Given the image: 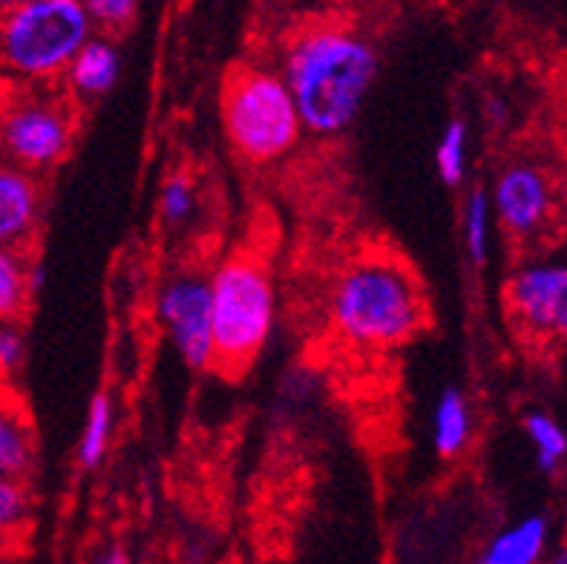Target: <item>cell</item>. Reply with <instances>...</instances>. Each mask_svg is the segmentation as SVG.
Segmentation results:
<instances>
[{
  "mask_svg": "<svg viewBox=\"0 0 567 564\" xmlns=\"http://www.w3.org/2000/svg\"><path fill=\"white\" fill-rule=\"evenodd\" d=\"M567 297V265L550 259L522 263L504 286V302L525 335L554 337L556 317Z\"/></svg>",
  "mask_w": 567,
  "mask_h": 564,
  "instance_id": "obj_9",
  "label": "cell"
},
{
  "mask_svg": "<svg viewBox=\"0 0 567 564\" xmlns=\"http://www.w3.org/2000/svg\"><path fill=\"white\" fill-rule=\"evenodd\" d=\"M470 435H473V414H470L467 394L450 386L444 389L435 403L432 414V443L441 458H455L467 450Z\"/></svg>",
  "mask_w": 567,
  "mask_h": 564,
  "instance_id": "obj_14",
  "label": "cell"
},
{
  "mask_svg": "<svg viewBox=\"0 0 567 564\" xmlns=\"http://www.w3.org/2000/svg\"><path fill=\"white\" fill-rule=\"evenodd\" d=\"M156 315L190 369H214V331H210V286L199 271H176L158 286Z\"/></svg>",
  "mask_w": 567,
  "mask_h": 564,
  "instance_id": "obj_8",
  "label": "cell"
},
{
  "mask_svg": "<svg viewBox=\"0 0 567 564\" xmlns=\"http://www.w3.org/2000/svg\"><path fill=\"white\" fill-rule=\"evenodd\" d=\"M329 322L352 349L381 351L410 343L430 322L424 283L392 250H363L331 279Z\"/></svg>",
  "mask_w": 567,
  "mask_h": 564,
  "instance_id": "obj_2",
  "label": "cell"
},
{
  "mask_svg": "<svg viewBox=\"0 0 567 564\" xmlns=\"http://www.w3.org/2000/svg\"><path fill=\"white\" fill-rule=\"evenodd\" d=\"M223 124L230 147L251 165H268L300 142L302 122L280 70L243 64L223 84Z\"/></svg>",
  "mask_w": 567,
  "mask_h": 564,
  "instance_id": "obj_4",
  "label": "cell"
},
{
  "mask_svg": "<svg viewBox=\"0 0 567 564\" xmlns=\"http://www.w3.org/2000/svg\"><path fill=\"white\" fill-rule=\"evenodd\" d=\"M29 263L23 250H0V322H18L27 311L32 291H29Z\"/></svg>",
  "mask_w": 567,
  "mask_h": 564,
  "instance_id": "obj_15",
  "label": "cell"
},
{
  "mask_svg": "<svg viewBox=\"0 0 567 564\" xmlns=\"http://www.w3.org/2000/svg\"><path fill=\"white\" fill-rule=\"evenodd\" d=\"M550 539V524L545 515H527L522 522L502 530L487 544L478 564H542Z\"/></svg>",
  "mask_w": 567,
  "mask_h": 564,
  "instance_id": "obj_13",
  "label": "cell"
},
{
  "mask_svg": "<svg viewBox=\"0 0 567 564\" xmlns=\"http://www.w3.org/2000/svg\"><path fill=\"white\" fill-rule=\"evenodd\" d=\"M43 279H47V271H43L41 263H29V291L38 294L43 288Z\"/></svg>",
  "mask_w": 567,
  "mask_h": 564,
  "instance_id": "obj_24",
  "label": "cell"
},
{
  "mask_svg": "<svg viewBox=\"0 0 567 564\" xmlns=\"http://www.w3.org/2000/svg\"><path fill=\"white\" fill-rule=\"evenodd\" d=\"M210 286L214 369L237 378L266 349L277 320V291L268 265L257 254L234 250L216 265Z\"/></svg>",
  "mask_w": 567,
  "mask_h": 564,
  "instance_id": "obj_3",
  "label": "cell"
},
{
  "mask_svg": "<svg viewBox=\"0 0 567 564\" xmlns=\"http://www.w3.org/2000/svg\"><path fill=\"white\" fill-rule=\"evenodd\" d=\"M196 211V187L187 176H171L158 191V216L167 225H182Z\"/></svg>",
  "mask_w": 567,
  "mask_h": 564,
  "instance_id": "obj_21",
  "label": "cell"
},
{
  "mask_svg": "<svg viewBox=\"0 0 567 564\" xmlns=\"http://www.w3.org/2000/svg\"><path fill=\"white\" fill-rule=\"evenodd\" d=\"M95 564H127V558H124L122 551H107Z\"/></svg>",
  "mask_w": 567,
  "mask_h": 564,
  "instance_id": "obj_27",
  "label": "cell"
},
{
  "mask_svg": "<svg viewBox=\"0 0 567 564\" xmlns=\"http://www.w3.org/2000/svg\"><path fill=\"white\" fill-rule=\"evenodd\" d=\"M525 432L536 450V464L542 472H556L567 461V432L547 412H527Z\"/></svg>",
  "mask_w": 567,
  "mask_h": 564,
  "instance_id": "obj_17",
  "label": "cell"
},
{
  "mask_svg": "<svg viewBox=\"0 0 567 564\" xmlns=\"http://www.w3.org/2000/svg\"><path fill=\"white\" fill-rule=\"evenodd\" d=\"M467 144H470V130L461 119H453L446 124L444 133L435 147V167L444 185L455 187L461 185L464 173H467Z\"/></svg>",
  "mask_w": 567,
  "mask_h": 564,
  "instance_id": "obj_19",
  "label": "cell"
},
{
  "mask_svg": "<svg viewBox=\"0 0 567 564\" xmlns=\"http://www.w3.org/2000/svg\"><path fill=\"white\" fill-rule=\"evenodd\" d=\"M27 360V337L18 322H0V378H9Z\"/></svg>",
  "mask_w": 567,
  "mask_h": 564,
  "instance_id": "obj_23",
  "label": "cell"
},
{
  "mask_svg": "<svg viewBox=\"0 0 567 564\" xmlns=\"http://www.w3.org/2000/svg\"><path fill=\"white\" fill-rule=\"evenodd\" d=\"M84 7L93 27L101 29V35L122 32V29H127L130 23L136 21L138 14L136 0H90Z\"/></svg>",
  "mask_w": 567,
  "mask_h": 564,
  "instance_id": "obj_22",
  "label": "cell"
},
{
  "mask_svg": "<svg viewBox=\"0 0 567 564\" xmlns=\"http://www.w3.org/2000/svg\"><path fill=\"white\" fill-rule=\"evenodd\" d=\"M75 110L64 95L35 93L0 110V158L27 173L55 167L75 139Z\"/></svg>",
  "mask_w": 567,
  "mask_h": 564,
  "instance_id": "obj_6",
  "label": "cell"
},
{
  "mask_svg": "<svg viewBox=\"0 0 567 564\" xmlns=\"http://www.w3.org/2000/svg\"><path fill=\"white\" fill-rule=\"evenodd\" d=\"M489 196L484 187H473L464 199V248L475 265L489 257Z\"/></svg>",
  "mask_w": 567,
  "mask_h": 564,
  "instance_id": "obj_18",
  "label": "cell"
},
{
  "mask_svg": "<svg viewBox=\"0 0 567 564\" xmlns=\"http://www.w3.org/2000/svg\"><path fill=\"white\" fill-rule=\"evenodd\" d=\"M378 70V47L352 23H306L282 43L280 75L295 99L302 130L315 136H340L358 122Z\"/></svg>",
  "mask_w": 567,
  "mask_h": 564,
  "instance_id": "obj_1",
  "label": "cell"
},
{
  "mask_svg": "<svg viewBox=\"0 0 567 564\" xmlns=\"http://www.w3.org/2000/svg\"><path fill=\"white\" fill-rule=\"evenodd\" d=\"M487 196L504 234L518 243H539L559 222V185L545 165L530 158L507 162Z\"/></svg>",
  "mask_w": 567,
  "mask_h": 564,
  "instance_id": "obj_7",
  "label": "cell"
},
{
  "mask_svg": "<svg viewBox=\"0 0 567 564\" xmlns=\"http://www.w3.org/2000/svg\"><path fill=\"white\" fill-rule=\"evenodd\" d=\"M118 72H122V52H118L113 38L99 32L81 47L79 55L72 58V64L64 72V81L72 99L93 101L113 90Z\"/></svg>",
  "mask_w": 567,
  "mask_h": 564,
  "instance_id": "obj_11",
  "label": "cell"
},
{
  "mask_svg": "<svg viewBox=\"0 0 567 564\" xmlns=\"http://www.w3.org/2000/svg\"><path fill=\"white\" fill-rule=\"evenodd\" d=\"M547 564H567V539L554 551V556L547 558Z\"/></svg>",
  "mask_w": 567,
  "mask_h": 564,
  "instance_id": "obj_28",
  "label": "cell"
},
{
  "mask_svg": "<svg viewBox=\"0 0 567 564\" xmlns=\"http://www.w3.org/2000/svg\"><path fill=\"white\" fill-rule=\"evenodd\" d=\"M93 35L81 0H21L0 12V64L29 81L58 79Z\"/></svg>",
  "mask_w": 567,
  "mask_h": 564,
  "instance_id": "obj_5",
  "label": "cell"
},
{
  "mask_svg": "<svg viewBox=\"0 0 567 564\" xmlns=\"http://www.w3.org/2000/svg\"><path fill=\"white\" fill-rule=\"evenodd\" d=\"M35 464V432L21 403L0 394V479L23 481Z\"/></svg>",
  "mask_w": 567,
  "mask_h": 564,
  "instance_id": "obj_12",
  "label": "cell"
},
{
  "mask_svg": "<svg viewBox=\"0 0 567 564\" xmlns=\"http://www.w3.org/2000/svg\"><path fill=\"white\" fill-rule=\"evenodd\" d=\"M554 337H556V340H561V343H567V297H565V302H561V308H559V317H556Z\"/></svg>",
  "mask_w": 567,
  "mask_h": 564,
  "instance_id": "obj_25",
  "label": "cell"
},
{
  "mask_svg": "<svg viewBox=\"0 0 567 564\" xmlns=\"http://www.w3.org/2000/svg\"><path fill=\"white\" fill-rule=\"evenodd\" d=\"M113 423L115 412L110 394H93V400H90V412H86L84 421V432H81L79 441V464L84 466V470H93V466H99L101 461H104L110 447V435H113Z\"/></svg>",
  "mask_w": 567,
  "mask_h": 564,
  "instance_id": "obj_16",
  "label": "cell"
},
{
  "mask_svg": "<svg viewBox=\"0 0 567 564\" xmlns=\"http://www.w3.org/2000/svg\"><path fill=\"white\" fill-rule=\"evenodd\" d=\"M43 193L32 173L0 158V250H21L41 219Z\"/></svg>",
  "mask_w": 567,
  "mask_h": 564,
  "instance_id": "obj_10",
  "label": "cell"
},
{
  "mask_svg": "<svg viewBox=\"0 0 567 564\" xmlns=\"http://www.w3.org/2000/svg\"><path fill=\"white\" fill-rule=\"evenodd\" d=\"M559 222L565 225V230H567V171L559 182Z\"/></svg>",
  "mask_w": 567,
  "mask_h": 564,
  "instance_id": "obj_26",
  "label": "cell"
},
{
  "mask_svg": "<svg viewBox=\"0 0 567 564\" xmlns=\"http://www.w3.org/2000/svg\"><path fill=\"white\" fill-rule=\"evenodd\" d=\"M32 513V495L18 479H0V539L14 536Z\"/></svg>",
  "mask_w": 567,
  "mask_h": 564,
  "instance_id": "obj_20",
  "label": "cell"
}]
</instances>
